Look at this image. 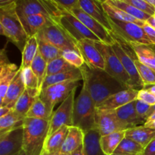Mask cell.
Listing matches in <instances>:
<instances>
[{
  "instance_id": "cell-44",
  "label": "cell",
  "mask_w": 155,
  "mask_h": 155,
  "mask_svg": "<svg viewBox=\"0 0 155 155\" xmlns=\"http://www.w3.org/2000/svg\"><path fill=\"white\" fill-rule=\"evenodd\" d=\"M151 106L145 104L143 101H140L139 99L136 100V110L137 113L138 117L139 119L144 123V124L146 123L147 120L148 118V114H149L150 109Z\"/></svg>"
},
{
  "instance_id": "cell-60",
  "label": "cell",
  "mask_w": 155,
  "mask_h": 155,
  "mask_svg": "<svg viewBox=\"0 0 155 155\" xmlns=\"http://www.w3.org/2000/svg\"><path fill=\"white\" fill-rule=\"evenodd\" d=\"M61 155H68V154H61Z\"/></svg>"
},
{
  "instance_id": "cell-7",
  "label": "cell",
  "mask_w": 155,
  "mask_h": 155,
  "mask_svg": "<svg viewBox=\"0 0 155 155\" xmlns=\"http://www.w3.org/2000/svg\"><path fill=\"white\" fill-rule=\"evenodd\" d=\"M97 48L104 59V71L120 82L128 89H132L131 81L128 74L126 72L120 61L114 51L111 45L104 42H95Z\"/></svg>"
},
{
  "instance_id": "cell-47",
  "label": "cell",
  "mask_w": 155,
  "mask_h": 155,
  "mask_svg": "<svg viewBox=\"0 0 155 155\" xmlns=\"http://www.w3.org/2000/svg\"><path fill=\"white\" fill-rule=\"evenodd\" d=\"M142 28H143L144 31L145 32L152 45H155V29L151 27L150 25H148L147 23H145V24L142 27Z\"/></svg>"
},
{
  "instance_id": "cell-2",
  "label": "cell",
  "mask_w": 155,
  "mask_h": 155,
  "mask_svg": "<svg viewBox=\"0 0 155 155\" xmlns=\"http://www.w3.org/2000/svg\"><path fill=\"white\" fill-rule=\"evenodd\" d=\"M0 33L22 52L29 37L17 12L16 1H0Z\"/></svg>"
},
{
  "instance_id": "cell-28",
  "label": "cell",
  "mask_w": 155,
  "mask_h": 155,
  "mask_svg": "<svg viewBox=\"0 0 155 155\" xmlns=\"http://www.w3.org/2000/svg\"><path fill=\"white\" fill-rule=\"evenodd\" d=\"M101 5H102L103 9H104L106 15H107L109 18H111V19L122 21V22L133 23V24H137V25L140 26V27H143L145 24V23H146L136 19V18L130 15L129 14H127V12H124V11L121 10V9L112 5L110 4L107 0H105V1H101Z\"/></svg>"
},
{
  "instance_id": "cell-16",
  "label": "cell",
  "mask_w": 155,
  "mask_h": 155,
  "mask_svg": "<svg viewBox=\"0 0 155 155\" xmlns=\"http://www.w3.org/2000/svg\"><path fill=\"white\" fill-rule=\"evenodd\" d=\"M70 13L73 14L76 18H78L91 32L98 36L102 42L108 45H112L114 42V38L112 35V33L108 31L96 20L92 18L84 11L82 10L80 6L73 9L71 12H70Z\"/></svg>"
},
{
  "instance_id": "cell-40",
  "label": "cell",
  "mask_w": 155,
  "mask_h": 155,
  "mask_svg": "<svg viewBox=\"0 0 155 155\" xmlns=\"http://www.w3.org/2000/svg\"><path fill=\"white\" fill-rule=\"evenodd\" d=\"M27 117L35 118V119L50 120L46 107H45V103L42 101V100L39 97L32 105L31 108L27 113Z\"/></svg>"
},
{
  "instance_id": "cell-10",
  "label": "cell",
  "mask_w": 155,
  "mask_h": 155,
  "mask_svg": "<svg viewBox=\"0 0 155 155\" xmlns=\"http://www.w3.org/2000/svg\"><path fill=\"white\" fill-rule=\"evenodd\" d=\"M53 20L60 24L77 42L85 39H91L97 42H101L98 36H95L78 18L70 12H62L60 16Z\"/></svg>"
},
{
  "instance_id": "cell-17",
  "label": "cell",
  "mask_w": 155,
  "mask_h": 155,
  "mask_svg": "<svg viewBox=\"0 0 155 155\" xmlns=\"http://www.w3.org/2000/svg\"><path fill=\"white\" fill-rule=\"evenodd\" d=\"M20 68L11 63L5 48L0 52V101L4 99L8 89L19 72Z\"/></svg>"
},
{
  "instance_id": "cell-39",
  "label": "cell",
  "mask_w": 155,
  "mask_h": 155,
  "mask_svg": "<svg viewBox=\"0 0 155 155\" xmlns=\"http://www.w3.org/2000/svg\"><path fill=\"white\" fill-rule=\"evenodd\" d=\"M135 64L144 86L155 85V71L141 63L138 59H136L135 61Z\"/></svg>"
},
{
  "instance_id": "cell-34",
  "label": "cell",
  "mask_w": 155,
  "mask_h": 155,
  "mask_svg": "<svg viewBox=\"0 0 155 155\" xmlns=\"http://www.w3.org/2000/svg\"><path fill=\"white\" fill-rule=\"evenodd\" d=\"M24 119L13 109L5 116L0 117V135L23 127Z\"/></svg>"
},
{
  "instance_id": "cell-8",
  "label": "cell",
  "mask_w": 155,
  "mask_h": 155,
  "mask_svg": "<svg viewBox=\"0 0 155 155\" xmlns=\"http://www.w3.org/2000/svg\"><path fill=\"white\" fill-rule=\"evenodd\" d=\"M80 81H68L52 85L42 89L39 98L45 103L47 112L51 118L54 106L59 102H63L71 92L77 89Z\"/></svg>"
},
{
  "instance_id": "cell-1",
  "label": "cell",
  "mask_w": 155,
  "mask_h": 155,
  "mask_svg": "<svg viewBox=\"0 0 155 155\" xmlns=\"http://www.w3.org/2000/svg\"><path fill=\"white\" fill-rule=\"evenodd\" d=\"M80 70L83 73V81L87 85L89 93L96 106L111 95L129 89L104 70L92 69L86 64Z\"/></svg>"
},
{
  "instance_id": "cell-45",
  "label": "cell",
  "mask_w": 155,
  "mask_h": 155,
  "mask_svg": "<svg viewBox=\"0 0 155 155\" xmlns=\"http://www.w3.org/2000/svg\"><path fill=\"white\" fill-rule=\"evenodd\" d=\"M61 12H70L79 7V0H53Z\"/></svg>"
},
{
  "instance_id": "cell-33",
  "label": "cell",
  "mask_w": 155,
  "mask_h": 155,
  "mask_svg": "<svg viewBox=\"0 0 155 155\" xmlns=\"http://www.w3.org/2000/svg\"><path fill=\"white\" fill-rule=\"evenodd\" d=\"M38 52V40L36 36H32L27 41L22 51V61L21 68L26 69L31 67L32 63Z\"/></svg>"
},
{
  "instance_id": "cell-30",
  "label": "cell",
  "mask_w": 155,
  "mask_h": 155,
  "mask_svg": "<svg viewBox=\"0 0 155 155\" xmlns=\"http://www.w3.org/2000/svg\"><path fill=\"white\" fill-rule=\"evenodd\" d=\"M80 80H83V73L80 69H75L68 71V72L61 73V74L46 77L42 85V89L52 85L58 84V83L68 81H80Z\"/></svg>"
},
{
  "instance_id": "cell-24",
  "label": "cell",
  "mask_w": 155,
  "mask_h": 155,
  "mask_svg": "<svg viewBox=\"0 0 155 155\" xmlns=\"http://www.w3.org/2000/svg\"><path fill=\"white\" fill-rule=\"evenodd\" d=\"M84 133L80 128L76 127H69L68 135L63 144L61 154L71 155L76 149L83 144Z\"/></svg>"
},
{
  "instance_id": "cell-54",
  "label": "cell",
  "mask_w": 155,
  "mask_h": 155,
  "mask_svg": "<svg viewBox=\"0 0 155 155\" xmlns=\"http://www.w3.org/2000/svg\"><path fill=\"white\" fill-rule=\"evenodd\" d=\"M155 114V104L151 107V109H150V111H149V114H148V117H149L150 116H151L152 114Z\"/></svg>"
},
{
  "instance_id": "cell-26",
  "label": "cell",
  "mask_w": 155,
  "mask_h": 155,
  "mask_svg": "<svg viewBox=\"0 0 155 155\" xmlns=\"http://www.w3.org/2000/svg\"><path fill=\"white\" fill-rule=\"evenodd\" d=\"M39 95L40 93L38 89L27 88L17 101L14 110L21 117L26 118L27 113Z\"/></svg>"
},
{
  "instance_id": "cell-61",
  "label": "cell",
  "mask_w": 155,
  "mask_h": 155,
  "mask_svg": "<svg viewBox=\"0 0 155 155\" xmlns=\"http://www.w3.org/2000/svg\"><path fill=\"white\" fill-rule=\"evenodd\" d=\"M139 155H142V154H139Z\"/></svg>"
},
{
  "instance_id": "cell-52",
  "label": "cell",
  "mask_w": 155,
  "mask_h": 155,
  "mask_svg": "<svg viewBox=\"0 0 155 155\" xmlns=\"http://www.w3.org/2000/svg\"><path fill=\"white\" fill-rule=\"evenodd\" d=\"M144 89H147L148 91H149L150 92H151L152 94H154L155 95V85H151V86H145Z\"/></svg>"
},
{
  "instance_id": "cell-4",
  "label": "cell",
  "mask_w": 155,
  "mask_h": 155,
  "mask_svg": "<svg viewBox=\"0 0 155 155\" xmlns=\"http://www.w3.org/2000/svg\"><path fill=\"white\" fill-rule=\"evenodd\" d=\"M95 117L96 104L89 93L87 85L83 82L81 91L74 101V127H78L86 133L95 127Z\"/></svg>"
},
{
  "instance_id": "cell-12",
  "label": "cell",
  "mask_w": 155,
  "mask_h": 155,
  "mask_svg": "<svg viewBox=\"0 0 155 155\" xmlns=\"http://www.w3.org/2000/svg\"><path fill=\"white\" fill-rule=\"evenodd\" d=\"M77 89L73 91L71 95L67 98L59 106L58 108L53 112L49 120L48 136L52 135L54 132L58 130L63 126L73 127V114H74V96Z\"/></svg>"
},
{
  "instance_id": "cell-21",
  "label": "cell",
  "mask_w": 155,
  "mask_h": 155,
  "mask_svg": "<svg viewBox=\"0 0 155 155\" xmlns=\"http://www.w3.org/2000/svg\"><path fill=\"white\" fill-rule=\"evenodd\" d=\"M20 18L29 38L36 36L44 27L54 21L53 18L42 15H30Z\"/></svg>"
},
{
  "instance_id": "cell-14",
  "label": "cell",
  "mask_w": 155,
  "mask_h": 155,
  "mask_svg": "<svg viewBox=\"0 0 155 155\" xmlns=\"http://www.w3.org/2000/svg\"><path fill=\"white\" fill-rule=\"evenodd\" d=\"M95 127L98 130L101 136L128 130L117 116L114 110H96Z\"/></svg>"
},
{
  "instance_id": "cell-27",
  "label": "cell",
  "mask_w": 155,
  "mask_h": 155,
  "mask_svg": "<svg viewBox=\"0 0 155 155\" xmlns=\"http://www.w3.org/2000/svg\"><path fill=\"white\" fill-rule=\"evenodd\" d=\"M126 138L133 139L145 148L153 139H155V130L145 127L144 125L139 126L127 130Z\"/></svg>"
},
{
  "instance_id": "cell-55",
  "label": "cell",
  "mask_w": 155,
  "mask_h": 155,
  "mask_svg": "<svg viewBox=\"0 0 155 155\" xmlns=\"http://www.w3.org/2000/svg\"><path fill=\"white\" fill-rule=\"evenodd\" d=\"M154 120H155V114H152L151 116H150L148 118L146 122H151V121H154Z\"/></svg>"
},
{
  "instance_id": "cell-41",
  "label": "cell",
  "mask_w": 155,
  "mask_h": 155,
  "mask_svg": "<svg viewBox=\"0 0 155 155\" xmlns=\"http://www.w3.org/2000/svg\"><path fill=\"white\" fill-rule=\"evenodd\" d=\"M62 57L67 62L74 66L77 69H80L85 64L84 60L78 51L68 50L63 51Z\"/></svg>"
},
{
  "instance_id": "cell-9",
  "label": "cell",
  "mask_w": 155,
  "mask_h": 155,
  "mask_svg": "<svg viewBox=\"0 0 155 155\" xmlns=\"http://www.w3.org/2000/svg\"><path fill=\"white\" fill-rule=\"evenodd\" d=\"M16 5L20 18L42 15L54 19L61 15L53 0H17Z\"/></svg>"
},
{
  "instance_id": "cell-38",
  "label": "cell",
  "mask_w": 155,
  "mask_h": 155,
  "mask_svg": "<svg viewBox=\"0 0 155 155\" xmlns=\"http://www.w3.org/2000/svg\"><path fill=\"white\" fill-rule=\"evenodd\" d=\"M75 69H77V68H75L74 66L70 64L68 62H67L63 57H61L48 63L46 77L61 74V73L68 72V71H71Z\"/></svg>"
},
{
  "instance_id": "cell-59",
  "label": "cell",
  "mask_w": 155,
  "mask_h": 155,
  "mask_svg": "<svg viewBox=\"0 0 155 155\" xmlns=\"http://www.w3.org/2000/svg\"><path fill=\"white\" fill-rule=\"evenodd\" d=\"M20 155H26V154H25V152H24V151H23V152H22V153H21V154H20Z\"/></svg>"
},
{
  "instance_id": "cell-29",
  "label": "cell",
  "mask_w": 155,
  "mask_h": 155,
  "mask_svg": "<svg viewBox=\"0 0 155 155\" xmlns=\"http://www.w3.org/2000/svg\"><path fill=\"white\" fill-rule=\"evenodd\" d=\"M127 45H130L133 50L136 58L141 63L155 71V50L152 48L151 45L136 43H130Z\"/></svg>"
},
{
  "instance_id": "cell-46",
  "label": "cell",
  "mask_w": 155,
  "mask_h": 155,
  "mask_svg": "<svg viewBox=\"0 0 155 155\" xmlns=\"http://www.w3.org/2000/svg\"><path fill=\"white\" fill-rule=\"evenodd\" d=\"M137 99L143 101L150 106H153L155 104V95L147 89H142L139 91Z\"/></svg>"
},
{
  "instance_id": "cell-23",
  "label": "cell",
  "mask_w": 155,
  "mask_h": 155,
  "mask_svg": "<svg viewBox=\"0 0 155 155\" xmlns=\"http://www.w3.org/2000/svg\"><path fill=\"white\" fill-rule=\"evenodd\" d=\"M69 127L63 126L52 135L47 137L44 145L43 151L51 155L61 154L63 144L68 135Z\"/></svg>"
},
{
  "instance_id": "cell-53",
  "label": "cell",
  "mask_w": 155,
  "mask_h": 155,
  "mask_svg": "<svg viewBox=\"0 0 155 155\" xmlns=\"http://www.w3.org/2000/svg\"><path fill=\"white\" fill-rule=\"evenodd\" d=\"M144 126L146 127H149V128L154 129L155 130V120L154 121H151V122H146Z\"/></svg>"
},
{
  "instance_id": "cell-15",
  "label": "cell",
  "mask_w": 155,
  "mask_h": 155,
  "mask_svg": "<svg viewBox=\"0 0 155 155\" xmlns=\"http://www.w3.org/2000/svg\"><path fill=\"white\" fill-rule=\"evenodd\" d=\"M95 42L91 39H83L77 43V48L86 66L92 69L104 70V59L97 48Z\"/></svg>"
},
{
  "instance_id": "cell-13",
  "label": "cell",
  "mask_w": 155,
  "mask_h": 155,
  "mask_svg": "<svg viewBox=\"0 0 155 155\" xmlns=\"http://www.w3.org/2000/svg\"><path fill=\"white\" fill-rule=\"evenodd\" d=\"M23 151V127L14 129L0 135V155H20Z\"/></svg>"
},
{
  "instance_id": "cell-19",
  "label": "cell",
  "mask_w": 155,
  "mask_h": 155,
  "mask_svg": "<svg viewBox=\"0 0 155 155\" xmlns=\"http://www.w3.org/2000/svg\"><path fill=\"white\" fill-rule=\"evenodd\" d=\"M26 89L27 87H26L24 79H23L22 70L20 68L19 72L9 86L4 99L0 101V107L5 106V107L13 110L15 108L17 101L22 95Z\"/></svg>"
},
{
  "instance_id": "cell-58",
  "label": "cell",
  "mask_w": 155,
  "mask_h": 155,
  "mask_svg": "<svg viewBox=\"0 0 155 155\" xmlns=\"http://www.w3.org/2000/svg\"><path fill=\"white\" fill-rule=\"evenodd\" d=\"M110 155H128V154H116V153H114L113 154H110Z\"/></svg>"
},
{
  "instance_id": "cell-48",
  "label": "cell",
  "mask_w": 155,
  "mask_h": 155,
  "mask_svg": "<svg viewBox=\"0 0 155 155\" xmlns=\"http://www.w3.org/2000/svg\"><path fill=\"white\" fill-rule=\"evenodd\" d=\"M142 155H155V139L145 147Z\"/></svg>"
},
{
  "instance_id": "cell-6",
  "label": "cell",
  "mask_w": 155,
  "mask_h": 155,
  "mask_svg": "<svg viewBox=\"0 0 155 155\" xmlns=\"http://www.w3.org/2000/svg\"><path fill=\"white\" fill-rule=\"evenodd\" d=\"M114 42L112 44L111 46L117 55L118 58L120 61L126 72L128 74L130 77L132 89L139 91L144 89L145 86L139 77L136 64H135V61L137 58H136L134 51L127 43L119 40L114 36Z\"/></svg>"
},
{
  "instance_id": "cell-20",
  "label": "cell",
  "mask_w": 155,
  "mask_h": 155,
  "mask_svg": "<svg viewBox=\"0 0 155 155\" xmlns=\"http://www.w3.org/2000/svg\"><path fill=\"white\" fill-rule=\"evenodd\" d=\"M79 5L86 14L96 20L99 24L112 33V28L109 22V17L106 15L101 4V1L94 0H79Z\"/></svg>"
},
{
  "instance_id": "cell-51",
  "label": "cell",
  "mask_w": 155,
  "mask_h": 155,
  "mask_svg": "<svg viewBox=\"0 0 155 155\" xmlns=\"http://www.w3.org/2000/svg\"><path fill=\"white\" fill-rule=\"evenodd\" d=\"M146 23L148 25L151 26V27L155 29V15H153V16H151V18L146 21Z\"/></svg>"
},
{
  "instance_id": "cell-25",
  "label": "cell",
  "mask_w": 155,
  "mask_h": 155,
  "mask_svg": "<svg viewBox=\"0 0 155 155\" xmlns=\"http://www.w3.org/2000/svg\"><path fill=\"white\" fill-rule=\"evenodd\" d=\"M101 135L96 127L84 133L83 150L85 155H107L100 145Z\"/></svg>"
},
{
  "instance_id": "cell-43",
  "label": "cell",
  "mask_w": 155,
  "mask_h": 155,
  "mask_svg": "<svg viewBox=\"0 0 155 155\" xmlns=\"http://www.w3.org/2000/svg\"><path fill=\"white\" fill-rule=\"evenodd\" d=\"M131 5L134 6L141 12L153 16L155 15V8L147 2L146 0H124Z\"/></svg>"
},
{
  "instance_id": "cell-11",
  "label": "cell",
  "mask_w": 155,
  "mask_h": 155,
  "mask_svg": "<svg viewBox=\"0 0 155 155\" xmlns=\"http://www.w3.org/2000/svg\"><path fill=\"white\" fill-rule=\"evenodd\" d=\"M39 33L48 42L54 45L61 51L73 50L79 52L77 45V42L67 33L66 30L60 24L54 21L44 27Z\"/></svg>"
},
{
  "instance_id": "cell-18",
  "label": "cell",
  "mask_w": 155,
  "mask_h": 155,
  "mask_svg": "<svg viewBox=\"0 0 155 155\" xmlns=\"http://www.w3.org/2000/svg\"><path fill=\"white\" fill-rule=\"evenodd\" d=\"M139 90L129 89L111 95L96 106L98 110H115L137 99Z\"/></svg>"
},
{
  "instance_id": "cell-50",
  "label": "cell",
  "mask_w": 155,
  "mask_h": 155,
  "mask_svg": "<svg viewBox=\"0 0 155 155\" xmlns=\"http://www.w3.org/2000/svg\"><path fill=\"white\" fill-rule=\"evenodd\" d=\"M71 155H85L84 150H83V144L80 145L77 149H76Z\"/></svg>"
},
{
  "instance_id": "cell-42",
  "label": "cell",
  "mask_w": 155,
  "mask_h": 155,
  "mask_svg": "<svg viewBox=\"0 0 155 155\" xmlns=\"http://www.w3.org/2000/svg\"><path fill=\"white\" fill-rule=\"evenodd\" d=\"M22 75L24 83L27 88L29 89H36L39 90V82L38 79L30 68L22 69Z\"/></svg>"
},
{
  "instance_id": "cell-35",
  "label": "cell",
  "mask_w": 155,
  "mask_h": 155,
  "mask_svg": "<svg viewBox=\"0 0 155 155\" xmlns=\"http://www.w3.org/2000/svg\"><path fill=\"white\" fill-rule=\"evenodd\" d=\"M107 1L110 4H111L112 5L124 11L127 14H129L131 16L134 17V18L139 20V21L146 22L151 18V15H148V14L145 13V12H141L140 10L135 8L134 6L130 5L127 2L124 1V0H107Z\"/></svg>"
},
{
  "instance_id": "cell-22",
  "label": "cell",
  "mask_w": 155,
  "mask_h": 155,
  "mask_svg": "<svg viewBox=\"0 0 155 155\" xmlns=\"http://www.w3.org/2000/svg\"><path fill=\"white\" fill-rule=\"evenodd\" d=\"M121 122L128 130L144 125V123L139 119L136 110V101H132L114 110Z\"/></svg>"
},
{
  "instance_id": "cell-56",
  "label": "cell",
  "mask_w": 155,
  "mask_h": 155,
  "mask_svg": "<svg viewBox=\"0 0 155 155\" xmlns=\"http://www.w3.org/2000/svg\"><path fill=\"white\" fill-rule=\"evenodd\" d=\"M146 1L148 4L151 5V6H153L155 8V0H146Z\"/></svg>"
},
{
  "instance_id": "cell-37",
  "label": "cell",
  "mask_w": 155,
  "mask_h": 155,
  "mask_svg": "<svg viewBox=\"0 0 155 155\" xmlns=\"http://www.w3.org/2000/svg\"><path fill=\"white\" fill-rule=\"evenodd\" d=\"M145 148L140 144L135 142L129 138H124L122 142L117 147L114 153L128 155H139L142 154Z\"/></svg>"
},
{
  "instance_id": "cell-31",
  "label": "cell",
  "mask_w": 155,
  "mask_h": 155,
  "mask_svg": "<svg viewBox=\"0 0 155 155\" xmlns=\"http://www.w3.org/2000/svg\"><path fill=\"white\" fill-rule=\"evenodd\" d=\"M36 36L38 40V51L47 63L62 57L63 51L56 48L54 45H51L39 33Z\"/></svg>"
},
{
  "instance_id": "cell-36",
  "label": "cell",
  "mask_w": 155,
  "mask_h": 155,
  "mask_svg": "<svg viewBox=\"0 0 155 155\" xmlns=\"http://www.w3.org/2000/svg\"><path fill=\"white\" fill-rule=\"evenodd\" d=\"M47 65L48 63L45 61V59L41 56L38 51L33 63H32L30 68L35 75L36 76L39 82V92L41 93L42 90V85H43L44 80L46 77V71H47Z\"/></svg>"
},
{
  "instance_id": "cell-49",
  "label": "cell",
  "mask_w": 155,
  "mask_h": 155,
  "mask_svg": "<svg viewBox=\"0 0 155 155\" xmlns=\"http://www.w3.org/2000/svg\"><path fill=\"white\" fill-rule=\"evenodd\" d=\"M12 110V109H10L9 107H5V106H2V107H0V117H2L5 116L6 114L11 112Z\"/></svg>"
},
{
  "instance_id": "cell-57",
  "label": "cell",
  "mask_w": 155,
  "mask_h": 155,
  "mask_svg": "<svg viewBox=\"0 0 155 155\" xmlns=\"http://www.w3.org/2000/svg\"><path fill=\"white\" fill-rule=\"evenodd\" d=\"M41 155H51V154H47V153H45V151H43V152H42V154ZM54 155H61V154H54Z\"/></svg>"
},
{
  "instance_id": "cell-5",
  "label": "cell",
  "mask_w": 155,
  "mask_h": 155,
  "mask_svg": "<svg viewBox=\"0 0 155 155\" xmlns=\"http://www.w3.org/2000/svg\"><path fill=\"white\" fill-rule=\"evenodd\" d=\"M109 22L112 28V35L125 43L142 44L153 45L143 28L136 24L122 22L109 18Z\"/></svg>"
},
{
  "instance_id": "cell-32",
  "label": "cell",
  "mask_w": 155,
  "mask_h": 155,
  "mask_svg": "<svg viewBox=\"0 0 155 155\" xmlns=\"http://www.w3.org/2000/svg\"><path fill=\"white\" fill-rule=\"evenodd\" d=\"M125 137L126 131L117 132V133L101 136L100 145L101 149L107 155L113 154Z\"/></svg>"
},
{
  "instance_id": "cell-3",
  "label": "cell",
  "mask_w": 155,
  "mask_h": 155,
  "mask_svg": "<svg viewBox=\"0 0 155 155\" xmlns=\"http://www.w3.org/2000/svg\"><path fill=\"white\" fill-rule=\"evenodd\" d=\"M49 120L26 117L24 128V151L26 155H41L48 136Z\"/></svg>"
}]
</instances>
